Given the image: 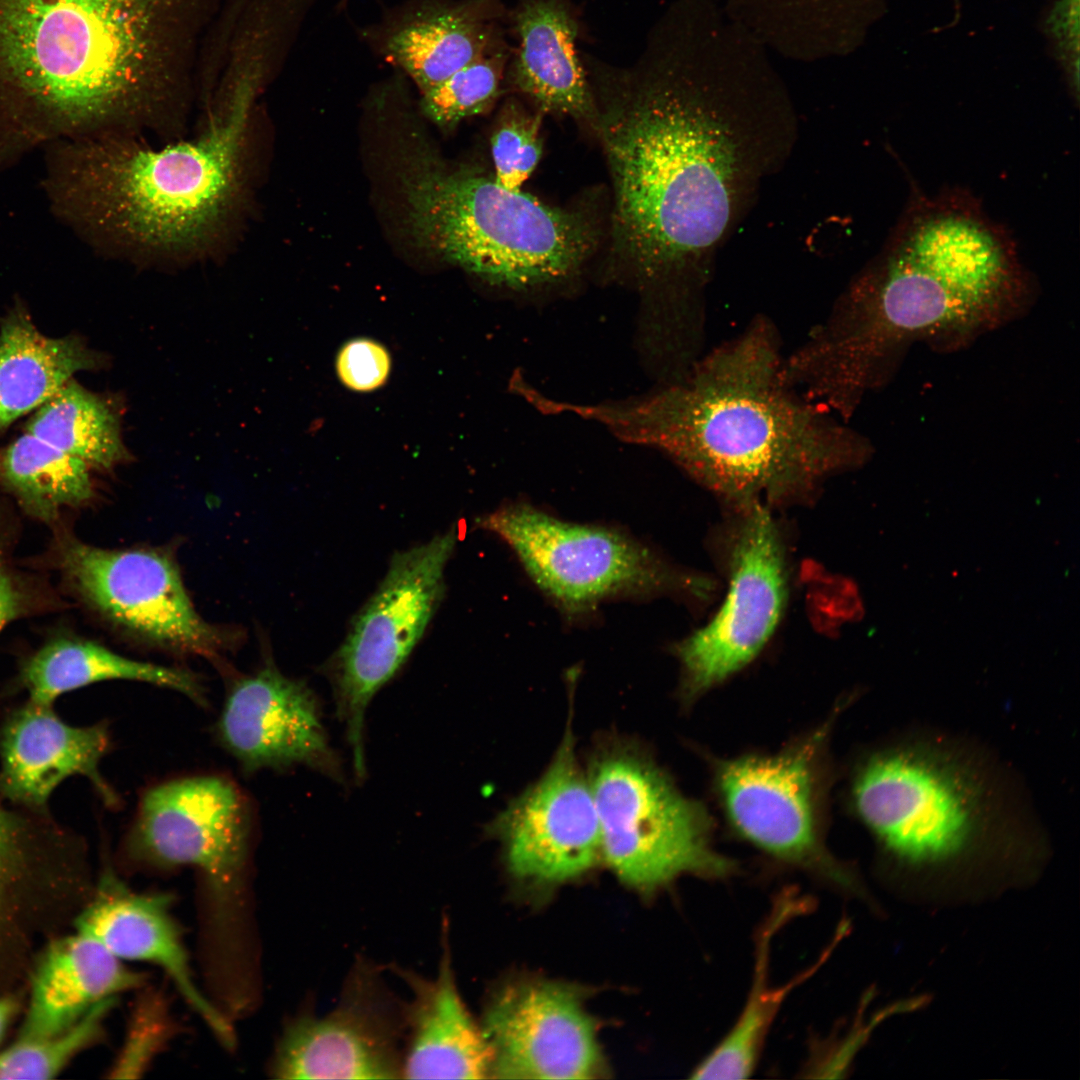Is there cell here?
Masks as SVG:
<instances>
[{
    "label": "cell",
    "mask_w": 1080,
    "mask_h": 1080,
    "mask_svg": "<svg viewBox=\"0 0 1080 1080\" xmlns=\"http://www.w3.org/2000/svg\"><path fill=\"white\" fill-rule=\"evenodd\" d=\"M216 736L247 773L332 762L312 691L271 661L232 683Z\"/></svg>",
    "instance_id": "d6986e66"
},
{
    "label": "cell",
    "mask_w": 1080,
    "mask_h": 1080,
    "mask_svg": "<svg viewBox=\"0 0 1080 1080\" xmlns=\"http://www.w3.org/2000/svg\"><path fill=\"white\" fill-rule=\"evenodd\" d=\"M66 575L106 619L173 652L216 657L230 640L196 611L175 561L150 549L109 550L67 540Z\"/></svg>",
    "instance_id": "7c38bea8"
},
{
    "label": "cell",
    "mask_w": 1080,
    "mask_h": 1080,
    "mask_svg": "<svg viewBox=\"0 0 1080 1080\" xmlns=\"http://www.w3.org/2000/svg\"><path fill=\"white\" fill-rule=\"evenodd\" d=\"M109 747L104 723L71 726L51 706L29 701L9 717L1 732L0 790L17 804L41 808L64 779L82 775L106 805L115 807L119 797L99 770Z\"/></svg>",
    "instance_id": "44dd1931"
},
{
    "label": "cell",
    "mask_w": 1080,
    "mask_h": 1080,
    "mask_svg": "<svg viewBox=\"0 0 1080 1080\" xmlns=\"http://www.w3.org/2000/svg\"><path fill=\"white\" fill-rule=\"evenodd\" d=\"M336 372L350 390L374 391L383 386L390 375L391 356L384 345L371 338H354L338 351Z\"/></svg>",
    "instance_id": "d590c367"
},
{
    "label": "cell",
    "mask_w": 1080,
    "mask_h": 1080,
    "mask_svg": "<svg viewBox=\"0 0 1080 1080\" xmlns=\"http://www.w3.org/2000/svg\"><path fill=\"white\" fill-rule=\"evenodd\" d=\"M269 81L253 61L229 62L206 99V126L192 141L161 149L119 134L66 142L48 180L56 207L96 244L127 258L215 255L250 205L252 122Z\"/></svg>",
    "instance_id": "8992f818"
},
{
    "label": "cell",
    "mask_w": 1080,
    "mask_h": 1080,
    "mask_svg": "<svg viewBox=\"0 0 1080 1080\" xmlns=\"http://www.w3.org/2000/svg\"><path fill=\"white\" fill-rule=\"evenodd\" d=\"M91 892L79 849L0 802V995L28 979L42 948Z\"/></svg>",
    "instance_id": "4fadbf2b"
},
{
    "label": "cell",
    "mask_w": 1080,
    "mask_h": 1080,
    "mask_svg": "<svg viewBox=\"0 0 1080 1080\" xmlns=\"http://www.w3.org/2000/svg\"><path fill=\"white\" fill-rule=\"evenodd\" d=\"M207 21V0H0V162L62 135L173 128Z\"/></svg>",
    "instance_id": "7a4b0ae2"
},
{
    "label": "cell",
    "mask_w": 1080,
    "mask_h": 1080,
    "mask_svg": "<svg viewBox=\"0 0 1080 1080\" xmlns=\"http://www.w3.org/2000/svg\"><path fill=\"white\" fill-rule=\"evenodd\" d=\"M954 8L958 9L961 6L960 0H952Z\"/></svg>",
    "instance_id": "60d3db41"
},
{
    "label": "cell",
    "mask_w": 1080,
    "mask_h": 1080,
    "mask_svg": "<svg viewBox=\"0 0 1080 1080\" xmlns=\"http://www.w3.org/2000/svg\"><path fill=\"white\" fill-rule=\"evenodd\" d=\"M852 800L901 890L1002 889L1034 880L1049 856L1016 770L959 733L896 731L860 764Z\"/></svg>",
    "instance_id": "277c9868"
},
{
    "label": "cell",
    "mask_w": 1080,
    "mask_h": 1080,
    "mask_svg": "<svg viewBox=\"0 0 1080 1080\" xmlns=\"http://www.w3.org/2000/svg\"><path fill=\"white\" fill-rule=\"evenodd\" d=\"M1027 291L1015 244L976 199L918 197L799 346V360L823 390L862 397L885 377L896 345L969 335L1014 312Z\"/></svg>",
    "instance_id": "5b68a950"
},
{
    "label": "cell",
    "mask_w": 1080,
    "mask_h": 1080,
    "mask_svg": "<svg viewBox=\"0 0 1080 1080\" xmlns=\"http://www.w3.org/2000/svg\"><path fill=\"white\" fill-rule=\"evenodd\" d=\"M158 1024L142 1015L135 1022L132 1035L127 1039L121 1056L111 1070L112 1077H127L129 1073L140 1072L150 1059L158 1043Z\"/></svg>",
    "instance_id": "8d00e7d4"
},
{
    "label": "cell",
    "mask_w": 1080,
    "mask_h": 1080,
    "mask_svg": "<svg viewBox=\"0 0 1080 1080\" xmlns=\"http://www.w3.org/2000/svg\"><path fill=\"white\" fill-rule=\"evenodd\" d=\"M411 1037L401 1073L409 1079H479L490 1073L491 1052L457 991L448 954L432 981H413Z\"/></svg>",
    "instance_id": "484cf974"
},
{
    "label": "cell",
    "mask_w": 1080,
    "mask_h": 1080,
    "mask_svg": "<svg viewBox=\"0 0 1080 1080\" xmlns=\"http://www.w3.org/2000/svg\"><path fill=\"white\" fill-rule=\"evenodd\" d=\"M783 357L778 329L758 315L678 382L639 399L565 409L660 450L742 511L762 500L800 499L863 465L872 447L783 380Z\"/></svg>",
    "instance_id": "3957f363"
},
{
    "label": "cell",
    "mask_w": 1080,
    "mask_h": 1080,
    "mask_svg": "<svg viewBox=\"0 0 1080 1080\" xmlns=\"http://www.w3.org/2000/svg\"><path fill=\"white\" fill-rule=\"evenodd\" d=\"M23 682L29 701L52 706L61 694L105 680H133L169 688L201 706L207 705L204 686L190 671L137 661L97 643L56 639L25 664Z\"/></svg>",
    "instance_id": "f1b7e54d"
},
{
    "label": "cell",
    "mask_w": 1080,
    "mask_h": 1080,
    "mask_svg": "<svg viewBox=\"0 0 1080 1080\" xmlns=\"http://www.w3.org/2000/svg\"><path fill=\"white\" fill-rule=\"evenodd\" d=\"M103 363L104 357L80 337H48L22 307H15L0 326V433L40 407L74 374Z\"/></svg>",
    "instance_id": "4316f807"
},
{
    "label": "cell",
    "mask_w": 1080,
    "mask_h": 1080,
    "mask_svg": "<svg viewBox=\"0 0 1080 1080\" xmlns=\"http://www.w3.org/2000/svg\"><path fill=\"white\" fill-rule=\"evenodd\" d=\"M726 16L773 54L810 59L862 44L890 0H717Z\"/></svg>",
    "instance_id": "d4e9b609"
},
{
    "label": "cell",
    "mask_w": 1080,
    "mask_h": 1080,
    "mask_svg": "<svg viewBox=\"0 0 1080 1080\" xmlns=\"http://www.w3.org/2000/svg\"><path fill=\"white\" fill-rule=\"evenodd\" d=\"M27 608V596L0 550V630Z\"/></svg>",
    "instance_id": "74e56055"
},
{
    "label": "cell",
    "mask_w": 1080,
    "mask_h": 1080,
    "mask_svg": "<svg viewBox=\"0 0 1080 1080\" xmlns=\"http://www.w3.org/2000/svg\"><path fill=\"white\" fill-rule=\"evenodd\" d=\"M20 1006V999L16 992L0 995V1043L3 1041L15 1016L19 1013Z\"/></svg>",
    "instance_id": "f35d334b"
},
{
    "label": "cell",
    "mask_w": 1080,
    "mask_h": 1080,
    "mask_svg": "<svg viewBox=\"0 0 1080 1080\" xmlns=\"http://www.w3.org/2000/svg\"><path fill=\"white\" fill-rule=\"evenodd\" d=\"M804 906L800 897L785 892L776 899L758 935L751 990L741 1014L722 1041L693 1071L695 1079H743L754 1071L769 1029L787 996L808 980L832 953L836 941L808 969L782 985L769 976L771 940Z\"/></svg>",
    "instance_id": "83f0119b"
},
{
    "label": "cell",
    "mask_w": 1080,
    "mask_h": 1080,
    "mask_svg": "<svg viewBox=\"0 0 1080 1080\" xmlns=\"http://www.w3.org/2000/svg\"><path fill=\"white\" fill-rule=\"evenodd\" d=\"M122 420L120 400L72 378L36 409L25 431L91 467L111 469L131 458Z\"/></svg>",
    "instance_id": "f546056e"
},
{
    "label": "cell",
    "mask_w": 1080,
    "mask_h": 1080,
    "mask_svg": "<svg viewBox=\"0 0 1080 1080\" xmlns=\"http://www.w3.org/2000/svg\"><path fill=\"white\" fill-rule=\"evenodd\" d=\"M170 907L168 894L134 891L105 869L73 926L123 962H145L162 969L216 1038L230 1048L234 1032L199 988Z\"/></svg>",
    "instance_id": "ffe728a7"
},
{
    "label": "cell",
    "mask_w": 1080,
    "mask_h": 1080,
    "mask_svg": "<svg viewBox=\"0 0 1080 1080\" xmlns=\"http://www.w3.org/2000/svg\"><path fill=\"white\" fill-rule=\"evenodd\" d=\"M28 980L29 999L19 1038L59 1034L96 1005L144 983L142 974L76 931L57 935L42 948Z\"/></svg>",
    "instance_id": "603a6c76"
},
{
    "label": "cell",
    "mask_w": 1080,
    "mask_h": 1080,
    "mask_svg": "<svg viewBox=\"0 0 1080 1080\" xmlns=\"http://www.w3.org/2000/svg\"><path fill=\"white\" fill-rule=\"evenodd\" d=\"M511 56L500 47L457 70L420 94L422 114L443 129H452L468 117L488 112L502 93Z\"/></svg>",
    "instance_id": "1f68e13d"
},
{
    "label": "cell",
    "mask_w": 1080,
    "mask_h": 1080,
    "mask_svg": "<svg viewBox=\"0 0 1080 1080\" xmlns=\"http://www.w3.org/2000/svg\"><path fill=\"white\" fill-rule=\"evenodd\" d=\"M115 999L92 1008L69 1029L48 1037L19 1038L0 1050V1080L51 1079L98 1040Z\"/></svg>",
    "instance_id": "d6a6232c"
},
{
    "label": "cell",
    "mask_w": 1080,
    "mask_h": 1080,
    "mask_svg": "<svg viewBox=\"0 0 1080 1080\" xmlns=\"http://www.w3.org/2000/svg\"><path fill=\"white\" fill-rule=\"evenodd\" d=\"M770 54L717 7L678 2L632 65L585 64L613 187L612 257L653 320L706 315L716 251L792 150L796 113Z\"/></svg>",
    "instance_id": "6da1fadb"
},
{
    "label": "cell",
    "mask_w": 1080,
    "mask_h": 1080,
    "mask_svg": "<svg viewBox=\"0 0 1080 1080\" xmlns=\"http://www.w3.org/2000/svg\"><path fill=\"white\" fill-rule=\"evenodd\" d=\"M542 113H531L515 99L503 105L491 137L494 180L508 190L519 191L542 154Z\"/></svg>",
    "instance_id": "836d02e7"
},
{
    "label": "cell",
    "mask_w": 1080,
    "mask_h": 1080,
    "mask_svg": "<svg viewBox=\"0 0 1080 1080\" xmlns=\"http://www.w3.org/2000/svg\"><path fill=\"white\" fill-rule=\"evenodd\" d=\"M349 2H350V0H337L336 1V8L338 10L343 11L344 9L347 8Z\"/></svg>",
    "instance_id": "ab89813d"
},
{
    "label": "cell",
    "mask_w": 1080,
    "mask_h": 1080,
    "mask_svg": "<svg viewBox=\"0 0 1080 1080\" xmlns=\"http://www.w3.org/2000/svg\"><path fill=\"white\" fill-rule=\"evenodd\" d=\"M475 523L512 550L539 590L570 619L591 615L609 600H703L713 590L709 579L672 566L617 528L566 521L527 503L503 505Z\"/></svg>",
    "instance_id": "ba28073f"
},
{
    "label": "cell",
    "mask_w": 1080,
    "mask_h": 1080,
    "mask_svg": "<svg viewBox=\"0 0 1080 1080\" xmlns=\"http://www.w3.org/2000/svg\"><path fill=\"white\" fill-rule=\"evenodd\" d=\"M744 511L731 550L727 597L712 621L674 650L689 695L723 681L764 647L782 615L786 599L784 554L766 507Z\"/></svg>",
    "instance_id": "5bb4252c"
},
{
    "label": "cell",
    "mask_w": 1080,
    "mask_h": 1080,
    "mask_svg": "<svg viewBox=\"0 0 1080 1080\" xmlns=\"http://www.w3.org/2000/svg\"><path fill=\"white\" fill-rule=\"evenodd\" d=\"M504 0H403L356 29L378 59L424 93L507 44Z\"/></svg>",
    "instance_id": "e0dca14e"
},
{
    "label": "cell",
    "mask_w": 1080,
    "mask_h": 1080,
    "mask_svg": "<svg viewBox=\"0 0 1080 1080\" xmlns=\"http://www.w3.org/2000/svg\"><path fill=\"white\" fill-rule=\"evenodd\" d=\"M253 828L250 801L231 779L179 777L144 792L125 852L145 866L194 868L210 896L217 932L225 934L241 913Z\"/></svg>",
    "instance_id": "30bf717a"
},
{
    "label": "cell",
    "mask_w": 1080,
    "mask_h": 1080,
    "mask_svg": "<svg viewBox=\"0 0 1080 1080\" xmlns=\"http://www.w3.org/2000/svg\"><path fill=\"white\" fill-rule=\"evenodd\" d=\"M1040 31L1070 94L1078 100L1080 0H1052L1041 17Z\"/></svg>",
    "instance_id": "e575fe53"
},
{
    "label": "cell",
    "mask_w": 1080,
    "mask_h": 1080,
    "mask_svg": "<svg viewBox=\"0 0 1080 1080\" xmlns=\"http://www.w3.org/2000/svg\"><path fill=\"white\" fill-rule=\"evenodd\" d=\"M401 174L415 239L446 261L515 291L562 283L592 254L597 231L575 210L508 190L478 170L452 168L424 146Z\"/></svg>",
    "instance_id": "52a82bcc"
},
{
    "label": "cell",
    "mask_w": 1080,
    "mask_h": 1080,
    "mask_svg": "<svg viewBox=\"0 0 1080 1080\" xmlns=\"http://www.w3.org/2000/svg\"><path fill=\"white\" fill-rule=\"evenodd\" d=\"M271 1072L279 1079H391L401 1064L390 1026L351 1001L327 1016L291 1023Z\"/></svg>",
    "instance_id": "cb8c5ba5"
},
{
    "label": "cell",
    "mask_w": 1080,
    "mask_h": 1080,
    "mask_svg": "<svg viewBox=\"0 0 1080 1080\" xmlns=\"http://www.w3.org/2000/svg\"><path fill=\"white\" fill-rule=\"evenodd\" d=\"M519 878L562 882L589 870L601 855L599 821L575 754L570 721L543 775L489 826Z\"/></svg>",
    "instance_id": "2e32d148"
},
{
    "label": "cell",
    "mask_w": 1080,
    "mask_h": 1080,
    "mask_svg": "<svg viewBox=\"0 0 1080 1080\" xmlns=\"http://www.w3.org/2000/svg\"><path fill=\"white\" fill-rule=\"evenodd\" d=\"M588 782L601 856L625 883L650 890L685 873L721 878L734 871V863L710 844L704 809L631 745L601 748Z\"/></svg>",
    "instance_id": "9c48e42d"
},
{
    "label": "cell",
    "mask_w": 1080,
    "mask_h": 1080,
    "mask_svg": "<svg viewBox=\"0 0 1080 1080\" xmlns=\"http://www.w3.org/2000/svg\"><path fill=\"white\" fill-rule=\"evenodd\" d=\"M90 468L28 432L0 452V482L27 512L45 521L93 496Z\"/></svg>",
    "instance_id": "4dcf8cb0"
},
{
    "label": "cell",
    "mask_w": 1080,
    "mask_h": 1080,
    "mask_svg": "<svg viewBox=\"0 0 1080 1080\" xmlns=\"http://www.w3.org/2000/svg\"><path fill=\"white\" fill-rule=\"evenodd\" d=\"M482 1034L498 1078L586 1079L598 1071L592 1021L560 986L505 990L489 1008Z\"/></svg>",
    "instance_id": "ac0fdd59"
},
{
    "label": "cell",
    "mask_w": 1080,
    "mask_h": 1080,
    "mask_svg": "<svg viewBox=\"0 0 1080 1080\" xmlns=\"http://www.w3.org/2000/svg\"><path fill=\"white\" fill-rule=\"evenodd\" d=\"M517 40L505 81L537 111L593 125L597 104L577 54L579 23L570 0H517L508 11Z\"/></svg>",
    "instance_id": "7402d4cb"
},
{
    "label": "cell",
    "mask_w": 1080,
    "mask_h": 1080,
    "mask_svg": "<svg viewBox=\"0 0 1080 1080\" xmlns=\"http://www.w3.org/2000/svg\"><path fill=\"white\" fill-rule=\"evenodd\" d=\"M823 734L784 753L723 762L717 773L730 820L770 855L816 870L853 892L862 887L823 849L817 832L814 765Z\"/></svg>",
    "instance_id": "9a60e30c"
},
{
    "label": "cell",
    "mask_w": 1080,
    "mask_h": 1080,
    "mask_svg": "<svg viewBox=\"0 0 1080 1080\" xmlns=\"http://www.w3.org/2000/svg\"><path fill=\"white\" fill-rule=\"evenodd\" d=\"M456 529L396 552L376 592L355 616L328 673L337 712L347 727L358 777L365 772L363 722L374 694L404 664L444 595V571Z\"/></svg>",
    "instance_id": "8fae6325"
}]
</instances>
